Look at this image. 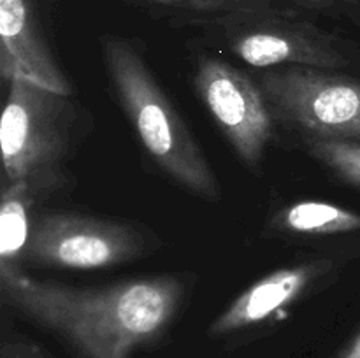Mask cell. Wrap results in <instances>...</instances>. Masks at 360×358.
I'll list each match as a JSON object with an SVG mask.
<instances>
[{
    "instance_id": "obj_1",
    "label": "cell",
    "mask_w": 360,
    "mask_h": 358,
    "mask_svg": "<svg viewBox=\"0 0 360 358\" xmlns=\"http://www.w3.org/2000/svg\"><path fill=\"white\" fill-rule=\"evenodd\" d=\"M0 291L81 358H132L171 326L188 284L181 274H153L105 286H69L16 269L0 270Z\"/></svg>"
},
{
    "instance_id": "obj_2",
    "label": "cell",
    "mask_w": 360,
    "mask_h": 358,
    "mask_svg": "<svg viewBox=\"0 0 360 358\" xmlns=\"http://www.w3.org/2000/svg\"><path fill=\"white\" fill-rule=\"evenodd\" d=\"M101 56L116 100L153 164L193 195L220 200L213 167L139 49L129 39L104 35Z\"/></svg>"
},
{
    "instance_id": "obj_3",
    "label": "cell",
    "mask_w": 360,
    "mask_h": 358,
    "mask_svg": "<svg viewBox=\"0 0 360 358\" xmlns=\"http://www.w3.org/2000/svg\"><path fill=\"white\" fill-rule=\"evenodd\" d=\"M0 123L2 185L25 183L39 200L69 183V165L84 132L74 93H60L23 77L7 81Z\"/></svg>"
},
{
    "instance_id": "obj_4",
    "label": "cell",
    "mask_w": 360,
    "mask_h": 358,
    "mask_svg": "<svg viewBox=\"0 0 360 358\" xmlns=\"http://www.w3.org/2000/svg\"><path fill=\"white\" fill-rule=\"evenodd\" d=\"M193 27L253 69L311 67L338 72L352 63L350 48L336 34L274 6L238 11Z\"/></svg>"
},
{
    "instance_id": "obj_5",
    "label": "cell",
    "mask_w": 360,
    "mask_h": 358,
    "mask_svg": "<svg viewBox=\"0 0 360 358\" xmlns=\"http://www.w3.org/2000/svg\"><path fill=\"white\" fill-rule=\"evenodd\" d=\"M276 125L304 139L360 142V79L336 70L281 67L257 77Z\"/></svg>"
},
{
    "instance_id": "obj_6",
    "label": "cell",
    "mask_w": 360,
    "mask_h": 358,
    "mask_svg": "<svg viewBox=\"0 0 360 358\" xmlns=\"http://www.w3.org/2000/svg\"><path fill=\"white\" fill-rule=\"evenodd\" d=\"M157 237L125 220L49 211L35 218L27 263L72 270L123 265L157 251Z\"/></svg>"
},
{
    "instance_id": "obj_7",
    "label": "cell",
    "mask_w": 360,
    "mask_h": 358,
    "mask_svg": "<svg viewBox=\"0 0 360 358\" xmlns=\"http://www.w3.org/2000/svg\"><path fill=\"white\" fill-rule=\"evenodd\" d=\"M192 79L197 97L239 160L257 171L276 125L257 79L214 56H200Z\"/></svg>"
},
{
    "instance_id": "obj_8",
    "label": "cell",
    "mask_w": 360,
    "mask_h": 358,
    "mask_svg": "<svg viewBox=\"0 0 360 358\" xmlns=\"http://www.w3.org/2000/svg\"><path fill=\"white\" fill-rule=\"evenodd\" d=\"M58 0H0V77L74 93L56 48Z\"/></svg>"
},
{
    "instance_id": "obj_9",
    "label": "cell",
    "mask_w": 360,
    "mask_h": 358,
    "mask_svg": "<svg viewBox=\"0 0 360 358\" xmlns=\"http://www.w3.org/2000/svg\"><path fill=\"white\" fill-rule=\"evenodd\" d=\"M334 260L319 256L280 267L243 290L207 329L210 337H227L269 321L274 314L297 304L313 286L330 276Z\"/></svg>"
},
{
    "instance_id": "obj_10",
    "label": "cell",
    "mask_w": 360,
    "mask_h": 358,
    "mask_svg": "<svg viewBox=\"0 0 360 358\" xmlns=\"http://www.w3.org/2000/svg\"><path fill=\"white\" fill-rule=\"evenodd\" d=\"M267 227L290 237H327L360 230V213L326 200H299L276 211Z\"/></svg>"
},
{
    "instance_id": "obj_11",
    "label": "cell",
    "mask_w": 360,
    "mask_h": 358,
    "mask_svg": "<svg viewBox=\"0 0 360 358\" xmlns=\"http://www.w3.org/2000/svg\"><path fill=\"white\" fill-rule=\"evenodd\" d=\"M39 199L25 183L0 188V270L23 269Z\"/></svg>"
},
{
    "instance_id": "obj_12",
    "label": "cell",
    "mask_w": 360,
    "mask_h": 358,
    "mask_svg": "<svg viewBox=\"0 0 360 358\" xmlns=\"http://www.w3.org/2000/svg\"><path fill=\"white\" fill-rule=\"evenodd\" d=\"M153 18H167L183 25L225 16L238 11L273 6L274 0H122Z\"/></svg>"
},
{
    "instance_id": "obj_13",
    "label": "cell",
    "mask_w": 360,
    "mask_h": 358,
    "mask_svg": "<svg viewBox=\"0 0 360 358\" xmlns=\"http://www.w3.org/2000/svg\"><path fill=\"white\" fill-rule=\"evenodd\" d=\"M311 158L336 178L360 190V142L357 140L304 139Z\"/></svg>"
},
{
    "instance_id": "obj_14",
    "label": "cell",
    "mask_w": 360,
    "mask_h": 358,
    "mask_svg": "<svg viewBox=\"0 0 360 358\" xmlns=\"http://www.w3.org/2000/svg\"><path fill=\"white\" fill-rule=\"evenodd\" d=\"M0 358H51V354L30 339L7 337L2 343Z\"/></svg>"
},
{
    "instance_id": "obj_15",
    "label": "cell",
    "mask_w": 360,
    "mask_h": 358,
    "mask_svg": "<svg viewBox=\"0 0 360 358\" xmlns=\"http://www.w3.org/2000/svg\"><path fill=\"white\" fill-rule=\"evenodd\" d=\"M330 358H360V326L354 337Z\"/></svg>"
}]
</instances>
